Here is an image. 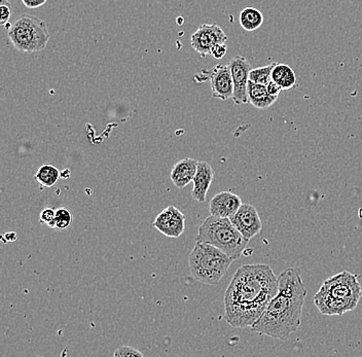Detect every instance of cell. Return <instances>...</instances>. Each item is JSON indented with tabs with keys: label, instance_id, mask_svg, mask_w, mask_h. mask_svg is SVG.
I'll list each match as a JSON object with an SVG mask.
<instances>
[{
	"label": "cell",
	"instance_id": "obj_1",
	"mask_svg": "<svg viewBox=\"0 0 362 357\" xmlns=\"http://www.w3.org/2000/svg\"><path fill=\"white\" fill-rule=\"evenodd\" d=\"M277 291L278 278L269 265L241 267L225 290V321L234 328H251Z\"/></svg>",
	"mask_w": 362,
	"mask_h": 357
},
{
	"label": "cell",
	"instance_id": "obj_2",
	"mask_svg": "<svg viewBox=\"0 0 362 357\" xmlns=\"http://www.w3.org/2000/svg\"><path fill=\"white\" fill-rule=\"evenodd\" d=\"M308 291L298 267L283 271L278 277L277 295L272 299L251 330L275 340H285L302 324V308Z\"/></svg>",
	"mask_w": 362,
	"mask_h": 357
},
{
	"label": "cell",
	"instance_id": "obj_3",
	"mask_svg": "<svg viewBox=\"0 0 362 357\" xmlns=\"http://www.w3.org/2000/svg\"><path fill=\"white\" fill-rule=\"evenodd\" d=\"M362 288L354 274L344 271L331 276L314 295V304L326 316H342L358 306Z\"/></svg>",
	"mask_w": 362,
	"mask_h": 357
},
{
	"label": "cell",
	"instance_id": "obj_4",
	"mask_svg": "<svg viewBox=\"0 0 362 357\" xmlns=\"http://www.w3.org/2000/svg\"><path fill=\"white\" fill-rule=\"evenodd\" d=\"M232 262L234 260L227 253L208 243L196 242L188 256V266L193 277L208 286L218 284Z\"/></svg>",
	"mask_w": 362,
	"mask_h": 357
},
{
	"label": "cell",
	"instance_id": "obj_5",
	"mask_svg": "<svg viewBox=\"0 0 362 357\" xmlns=\"http://www.w3.org/2000/svg\"><path fill=\"white\" fill-rule=\"evenodd\" d=\"M196 242L208 243L236 260L246 249L247 240L230 218L210 216L200 225Z\"/></svg>",
	"mask_w": 362,
	"mask_h": 357
},
{
	"label": "cell",
	"instance_id": "obj_6",
	"mask_svg": "<svg viewBox=\"0 0 362 357\" xmlns=\"http://www.w3.org/2000/svg\"><path fill=\"white\" fill-rule=\"evenodd\" d=\"M8 36L15 49L23 52H41L50 41V32L43 20L22 15L8 28Z\"/></svg>",
	"mask_w": 362,
	"mask_h": 357
},
{
	"label": "cell",
	"instance_id": "obj_7",
	"mask_svg": "<svg viewBox=\"0 0 362 357\" xmlns=\"http://www.w3.org/2000/svg\"><path fill=\"white\" fill-rule=\"evenodd\" d=\"M201 78L208 80L211 85L212 96L215 99L227 100L232 99L234 95V83H232V74L228 65L217 64L211 70H203L201 74H196L195 80L199 82Z\"/></svg>",
	"mask_w": 362,
	"mask_h": 357
},
{
	"label": "cell",
	"instance_id": "obj_8",
	"mask_svg": "<svg viewBox=\"0 0 362 357\" xmlns=\"http://www.w3.org/2000/svg\"><path fill=\"white\" fill-rule=\"evenodd\" d=\"M227 41V34L217 24H203L190 37L193 49L203 58L211 54L212 48L215 45L225 43Z\"/></svg>",
	"mask_w": 362,
	"mask_h": 357
},
{
	"label": "cell",
	"instance_id": "obj_9",
	"mask_svg": "<svg viewBox=\"0 0 362 357\" xmlns=\"http://www.w3.org/2000/svg\"><path fill=\"white\" fill-rule=\"evenodd\" d=\"M232 83H234V95L232 102L236 104H246L248 103L247 85L249 82V74L252 66L249 61L241 55H237L230 59L229 64Z\"/></svg>",
	"mask_w": 362,
	"mask_h": 357
},
{
	"label": "cell",
	"instance_id": "obj_10",
	"mask_svg": "<svg viewBox=\"0 0 362 357\" xmlns=\"http://www.w3.org/2000/svg\"><path fill=\"white\" fill-rule=\"evenodd\" d=\"M234 227L244 236L251 240L262 231L263 223L258 209L251 204H242L238 211L230 218Z\"/></svg>",
	"mask_w": 362,
	"mask_h": 357
},
{
	"label": "cell",
	"instance_id": "obj_11",
	"mask_svg": "<svg viewBox=\"0 0 362 357\" xmlns=\"http://www.w3.org/2000/svg\"><path fill=\"white\" fill-rule=\"evenodd\" d=\"M153 227L167 237L179 238L186 229V216L175 206H169L157 216Z\"/></svg>",
	"mask_w": 362,
	"mask_h": 357
},
{
	"label": "cell",
	"instance_id": "obj_12",
	"mask_svg": "<svg viewBox=\"0 0 362 357\" xmlns=\"http://www.w3.org/2000/svg\"><path fill=\"white\" fill-rule=\"evenodd\" d=\"M242 205V201L234 192H221L215 195L210 201L209 209L211 216L230 218Z\"/></svg>",
	"mask_w": 362,
	"mask_h": 357
},
{
	"label": "cell",
	"instance_id": "obj_13",
	"mask_svg": "<svg viewBox=\"0 0 362 357\" xmlns=\"http://www.w3.org/2000/svg\"><path fill=\"white\" fill-rule=\"evenodd\" d=\"M214 178V168L207 162H199L193 183L192 197L200 203H204L207 197L208 190Z\"/></svg>",
	"mask_w": 362,
	"mask_h": 357
},
{
	"label": "cell",
	"instance_id": "obj_14",
	"mask_svg": "<svg viewBox=\"0 0 362 357\" xmlns=\"http://www.w3.org/2000/svg\"><path fill=\"white\" fill-rule=\"evenodd\" d=\"M197 164H199L197 160L190 159V158H186L175 164L170 175L171 181L174 183L175 187L183 188L188 183H192L197 173Z\"/></svg>",
	"mask_w": 362,
	"mask_h": 357
},
{
	"label": "cell",
	"instance_id": "obj_15",
	"mask_svg": "<svg viewBox=\"0 0 362 357\" xmlns=\"http://www.w3.org/2000/svg\"><path fill=\"white\" fill-rule=\"evenodd\" d=\"M248 103L258 109H267L275 104L278 97H274L267 92L265 85L256 84L249 80L247 85Z\"/></svg>",
	"mask_w": 362,
	"mask_h": 357
},
{
	"label": "cell",
	"instance_id": "obj_16",
	"mask_svg": "<svg viewBox=\"0 0 362 357\" xmlns=\"http://www.w3.org/2000/svg\"><path fill=\"white\" fill-rule=\"evenodd\" d=\"M272 80L279 85L283 91H291L296 87V74L291 66L282 63H276L272 70Z\"/></svg>",
	"mask_w": 362,
	"mask_h": 357
},
{
	"label": "cell",
	"instance_id": "obj_17",
	"mask_svg": "<svg viewBox=\"0 0 362 357\" xmlns=\"http://www.w3.org/2000/svg\"><path fill=\"white\" fill-rule=\"evenodd\" d=\"M265 21L263 13L258 8H246L241 10L239 22H240L241 27L245 31H256L258 28L262 27Z\"/></svg>",
	"mask_w": 362,
	"mask_h": 357
},
{
	"label": "cell",
	"instance_id": "obj_18",
	"mask_svg": "<svg viewBox=\"0 0 362 357\" xmlns=\"http://www.w3.org/2000/svg\"><path fill=\"white\" fill-rule=\"evenodd\" d=\"M60 176V171L56 166L45 164L37 170L35 179L43 187L52 188L58 183Z\"/></svg>",
	"mask_w": 362,
	"mask_h": 357
},
{
	"label": "cell",
	"instance_id": "obj_19",
	"mask_svg": "<svg viewBox=\"0 0 362 357\" xmlns=\"http://www.w3.org/2000/svg\"><path fill=\"white\" fill-rule=\"evenodd\" d=\"M276 63L273 62L267 66L258 67V69H252L249 74V80L263 85L269 84L272 80V70L275 67Z\"/></svg>",
	"mask_w": 362,
	"mask_h": 357
},
{
	"label": "cell",
	"instance_id": "obj_20",
	"mask_svg": "<svg viewBox=\"0 0 362 357\" xmlns=\"http://www.w3.org/2000/svg\"><path fill=\"white\" fill-rule=\"evenodd\" d=\"M72 223V214L66 207L58 208L55 216L54 227L53 229L66 230L70 227Z\"/></svg>",
	"mask_w": 362,
	"mask_h": 357
},
{
	"label": "cell",
	"instance_id": "obj_21",
	"mask_svg": "<svg viewBox=\"0 0 362 357\" xmlns=\"http://www.w3.org/2000/svg\"><path fill=\"white\" fill-rule=\"evenodd\" d=\"M55 216H56V210L53 208H45L41 211V216H39V221L43 225H48V227H54Z\"/></svg>",
	"mask_w": 362,
	"mask_h": 357
},
{
	"label": "cell",
	"instance_id": "obj_22",
	"mask_svg": "<svg viewBox=\"0 0 362 357\" xmlns=\"http://www.w3.org/2000/svg\"><path fill=\"white\" fill-rule=\"evenodd\" d=\"M115 356H144V354L130 346H122L116 350Z\"/></svg>",
	"mask_w": 362,
	"mask_h": 357
},
{
	"label": "cell",
	"instance_id": "obj_23",
	"mask_svg": "<svg viewBox=\"0 0 362 357\" xmlns=\"http://www.w3.org/2000/svg\"><path fill=\"white\" fill-rule=\"evenodd\" d=\"M13 10L12 6L8 4H1L0 6V24L6 26V24L10 23L11 18H12Z\"/></svg>",
	"mask_w": 362,
	"mask_h": 357
},
{
	"label": "cell",
	"instance_id": "obj_24",
	"mask_svg": "<svg viewBox=\"0 0 362 357\" xmlns=\"http://www.w3.org/2000/svg\"><path fill=\"white\" fill-rule=\"evenodd\" d=\"M227 52L228 47L225 43H217V45H215L214 47L212 48L211 54L210 55H211L214 58L219 60V59H223V57L225 56Z\"/></svg>",
	"mask_w": 362,
	"mask_h": 357
},
{
	"label": "cell",
	"instance_id": "obj_25",
	"mask_svg": "<svg viewBox=\"0 0 362 357\" xmlns=\"http://www.w3.org/2000/svg\"><path fill=\"white\" fill-rule=\"evenodd\" d=\"M265 87H267V92L274 97H279L280 94L283 92L282 88L272 80H270L269 84L265 85Z\"/></svg>",
	"mask_w": 362,
	"mask_h": 357
},
{
	"label": "cell",
	"instance_id": "obj_26",
	"mask_svg": "<svg viewBox=\"0 0 362 357\" xmlns=\"http://www.w3.org/2000/svg\"><path fill=\"white\" fill-rule=\"evenodd\" d=\"M47 1L48 0H22L24 6L28 8H41V6H45Z\"/></svg>",
	"mask_w": 362,
	"mask_h": 357
},
{
	"label": "cell",
	"instance_id": "obj_27",
	"mask_svg": "<svg viewBox=\"0 0 362 357\" xmlns=\"http://www.w3.org/2000/svg\"><path fill=\"white\" fill-rule=\"evenodd\" d=\"M6 236L8 238V242H13L17 239V235L15 233H8Z\"/></svg>",
	"mask_w": 362,
	"mask_h": 357
}]
</instances>
